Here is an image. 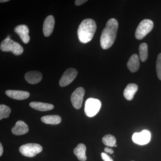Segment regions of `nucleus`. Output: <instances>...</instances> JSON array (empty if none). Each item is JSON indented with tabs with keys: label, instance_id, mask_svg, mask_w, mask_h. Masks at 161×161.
<instances>
[{
	"label": "nucleus",
	"instance_id": "nucleus-14",
	"mask_svg": "<svg viewBox=\"0 0 161 161\" xmlns=\"http://www.w3.org/2000/svg\"><path fill=\"white\" fill-rule=\"evenodd\" d=\"M29 131L28 126L23 121L19 120L12 129V132L16 135H22L26 134Z\"/></svg>",
	"mask_w": 161,
	"mask_h": 161
},
{
	"label": "nucleus",
	"instance_id": "nucleus-18",
	"mask_svg": "<svg viewBox=\"0 0 161 161\" xmlns=\"http://www.w3.org/2000/svg\"><path fill=\"white\" fill-rule=\"evenodd\" d=\"M86 147L85 145L80 143L78 144L77 147L74 149V153L79 160L85 161L86 160Z\"/></svg>",
	"mask_w": 161,
	"mask_h": 161
},
{
	"label": "nucleus",
	"instance_id": "nucleus-23",
	"mask_svg": "<svg viewBox=\"0 0 161 161\" xmlns=\"http://www.w3.org/2000/svg\"><path fill=\"white\" fill-rule=\"evenodd\" d=\"M156 69L157 74L159 80H161V53L159 54L158 56L157 59L156 61Z\"/></svg>",
	"mask_w": 161,
	"mask_h": 161
},
{
	"label": "nucleus",
	"instance_id": "nucleus-26",
	"mask_svg": "<svg viewBox=\"0 0 161 161\" xmlns=\"http://www.w3.org/2000/svg\"><path fill=\"white\" fill-rule=\"evenodd\" d=\"M105 152L106 153H110V154H112L114 153V151L112 149H109L108 147H106L104 149Z\"/></svg>",
	"mask_w": 161,
	"mask_h": 161
},
{
	"label": "nucleus",
	"instance_id": "nucleus-28",
	"mask_svg": "<svg viewBox=\"0 0 161 161\" xmlns=\"http://www.w3.org/2000/svg\"><path fill=\"white\" fill-rule=\"evenodd\" d=\"M9 0H1L0 1V3H6V2H9Z\"/></svg>",
	"mask_w": 161,
	"mask_h": 161
},
{
	"label": "nucleus",
	"instance_id": "nucleus-17",
	"mask_svg": "<svg viewBox=\"0 0 161 161\" xmlns=\"http://www.w3.org/2000/svg\"><path fill=\"white\" fill-rule=\"evenodd\" d=\"M30 106L33 108L40 111H49L54 108V106L51 104L38 102H32L30 103Z\"/></svg>",
	"mask_w": 161,
	"mask_h": 161
},
{
	"label": "nucleus",
	"instance_id": "nucleus-27",
	"mask_svg": "<svg viewBox=\"0 0 161 161\" xmlns=\"http://www.w3.org/2000/svg\"><path fill=\"white\" fill-rule=\"evenodd\" d=\"M3 152V148L2 143H0V156H2Z\"/></svg>",
	"mask_w": 161,
	"mask_h": 161
},
{
	"label": "nucleus",
	"instance_id": "nucleus-12",
	"mask_svg": "<svg viewBox=\"0 0 161 161\" xmlns=\"http://www.w3.org/2000/svg\"><path fill=\"white\" fill-rule=\"evenodd\" d=\"M25 80L31 84H36L42 79V75L37 71H31L27 72L25 75Z\"/></svg>",
	"mask_w": 161,
	"mask_h": 161
},
{
	"label": "nucleus",
	"instance_id": "nucleus-20",
	"mask_svg": "<svg viewBox=\"0 0 161 161\" xmlns=\"http://www.w3.org/2000/svg\"><path fill=\"white\" fill-rule=\"evenodd\" d=\"M140 59L142 62H144L147 60L148 58V46L147 43H141L139 47Z\"/></svg>",
	"mask_w": 161,
	"mask_h": 161
},
{
	"label": "nucleus",
	"instance_id": "nucleus-11",
	"mask_svg": "<svg viewBox=\"0 0 161 161\" xmlns=\"http://www.w3.org/2000/svg\"><path fill=\"white\" fill-rule=\"evenodd\" d=\"M14 31L20 36L23 43H29L30 37L29 36V30L28 26L25 25H20L16 26Z\"/></svg>",
	"mask_w": 161,
	"mask_h": 161
},
{
	"label": "nucleus",
	"instance_id": "nucleus-9",
	"mask_svg": "<svg viewBox=\"0 0 161 161\" xmlns=\"http://www.w3.org/2000/svg\"><path fill=\"white\" fill-rule=\"evenodd\" d=\"M151 134L149 131L143 130L140 132H136L133 134L132 140L135 143L140 145H145L150 142Z\"/></svg>",
	"mask_w": 161,
	"mask_h": 161
},
{
	"label": "nucleus",
	"instance_id": "nucleus-10",
	"mask_svg": "<svg viewBox=\"0 0 161 161\" xmlns=\"http://www.w3.org/2000/svg\"><path fill=\"white\" fill-rule=\"evenodd\" d=\"M55 25V19L53 15H49L45 19L43 23V31L45 36L48 37L52 34Z\"/></svg>",
	"mask_w": 161,
	"mask_h": 161
},
{
	"label": "nucleus",
	"instance_id": "nucleus-1",
	"mask_svg": "<svg viewBox=\"0 0 161 161\" xmlns=\"http://www.w3.org/2000/svg\"><path fill=\"white\" fill-rule=\"evenodd\" d=\"M118 28L117 20L111 19L108 20L101 36L100 44L103 49H108L113 45L116 39Z\"/></svg>",
	"mask_w": 161,
	"mask_h": 161
},
{
	"label": "nucleus",
	"instance_id": "nucleus-8",
	"mask_svg": "<svg viewBox=\"0 0 161 161\" xmlns=\"http://www.w3.org/2000/svg\"><path fill=\"white\" fill-rule=\"evenodd\" d=\"M85 92L84 89L81 87H79L77 88L72 94L71 101L75 108L79 109L81 108Z\"/></svg>",
	"mask_w": 161,
	"mask_h": 161
},
{
	"label": "nucleus",
	"instance_id": "nucleus-6",
	"mask_svg": "<svg viewBox=\"0 0 161 161\" xmlns=\"http://www.w3.org/2000/svg\"><path fill=\"white\" fill-rule=\"evenodd\" d=\"M43 150L41 145L36 143H28L22 145L20 147V152L27 157H33Z\"/></svg>",
	"mask_w": 161,
	"mask_h": 161
},
{
	"label": "nucleus",
	"instance_id": "nucleus-16",
	"mask_svg": "<svg viewBox=\"0 0 161 161\" xmlns=\"http://www.w3.org/2000/svg\"><path fill=\"white\" fill-rule=\"evenodd\" d=\"M127 67L132 73L138 71L140 67L139 59L138 55L134 54L130 57L127 63Z\"/></svg>",
	"mask_w": 161,
	"mask_h": 161
},
{
	"label": "nucleus",
	"instance_id": "nucleus-2",
	"mask_svg": "<svg viewBox=\"0 0 161 161\" xmlns=\"http://www.w3.org/2000/svg\"><path fill=\"white\" fill-rule=\"evenodd\" d=\"M97 26L94 20L91 19L83 20L78 27V35L80 42L86 43L93 39L96 31Z\"/></svg>",
	"mask_w": 161,
	"mask_h": 161
},
{
	"label": "nucleus",
	"instance_id": "nucleus-19",
	"mask_svg": "<svg viewBox=\"0 0 161 161\" xmlns=\"http://www.w3.org/2000/svg\"><path fill=\"white\" fill-rule=\"evenodd\" d=\"M41 120L44 123L49 125H58L61 121V118L58 115H47L43 116Z\"/></svg>",
	"mask_w": 161,
	"mask_h": 161
},
{
	"label": "nucleus",
	"instance_id": "nucleus-3",
	"mask_svg": "<svg viewBox=\"0 0 161 161\" xmlns=\"http://www.w3.org/2000/svg\"><path fill=\"white\" fill-rule=\"evenodd\" d=\"M0 48L2 51L11 52L16 56L22 54L23 52V47L19 43L7 38L2 41Z\"/></svg>",
	"mask_w": 161,
	"mask_h": 161
},
{
	"label": "nucleus",
	"instance_id": "nucleus-13",
	"mask_svg": "<svg viewBox=\"0 0 161 161\" xmlns=\"http://www.w3.org/2000/svg\"><path fill=\"white\" fill-rule=\"evenodd\" d=\"M6 94L10 98L16 100H24L27 99L30 96L29 92L17 90H7Z\"/></svg>",
	"mask_w": 161,
	"mask_h": 161
},
{
	"label": "nucleus",
	"instance_id": "nucleus-4",
	"mask_svg": "<svg viewBox=\"0 0 161 161\" xmlns=\"http://www.w3.org/2000/svg\"><path fill=\"white\" fill-rule=\"evenodd\" d=\"M153 23L150 19L143 20L139 24L135 32V37L139 40L143 39L152 30Z\"/></svg>",
	"mask_w": 161,
	"mask_h": 161
},
{
	"label": "nucleus",
	"instance_id": "nucleus-15",
	"mask_svg": "<svg viewBox=\"0 0 161 161\" xmlns=\"http://www.w3.org/2000/svg\"><path fill=\"white\" fill-rule=\"evenodd\" d=\"M137 85L134 83H130L126 87L124 91V96L127 100H132L134 95L138 90Z\"/></svg>",
	"mask_w": 161,
	"mask_h": 161
},
{
	"label": "nucleus",
	"instance_id": "nucleus-21",
	"mask_svg": "<svg viewBox=\"0 0 161 161\" xmlns=\"http://www.w3.org/2000/svg\"><path fill=\"white\" fill-rule=\"evenodd\" d=\"M102 142L105 145L108 147H114L116 144V141L115 136L111 134H108L103 136Z\"/></svg>",
	"mask_w": 161,
	"mask_h": 161
},
{
	"label": "nucleus",
	"instance_id": "nucleus-7",
	"mask_svg": "<svg viewBox=\"0 0 161 161\" xmlns=\"http://www.w3.org/2000/svg\"><path fill=\"white\" fill-rule=\"evenodd\" d=\"M78 75V71L75 68H69L64 73L59 81L60 86L64 87L74 81Z\"/></svg>",
	"mask_w": 161,
	"mask_h": 161
},
{
	"label": "nucleus",
	"instance_id": "nucleus-24",
	"mask_svg": "<svg viewBox=\"0 0 161 161\" xmlns=\"http://www.w3.org/2000/svg\"><path fill=\"white\" fill-rule=\"evenodd\" d=\"M101 157L104 161H113L112 158L105 153H102Z\"/></svg>",
	"mask_w": 161,
	"mask_h": 161
},
{
	"label": "nucleus",
	"instance_id": "nucleus-25",
	"mask_svg": "<svg viewBox=\"0 0 161 161\" xmlns=\"http://www.w3.org/2000/svg\"><path fill=\"white\" fill-rule=\"evenodd\" d=\"M87 2V0H76L75 1V4L76 6H79L82 4H84L85 3Z\"/></svg>",
	"mask_w": 161,
	"mask_h": 161
},
{
	"label": "nucleus",
	"instance_id": "nucleus-29",
	"mask_svg": "<svg viewBox=\"0 0 161 161\" xmlns=\"http://www.w3.org/2000/svg\"><path fill=\"white\" fill-rule=\"evenodd\" d=\"M117 147V145H116V144H115V146H114V147Z\"/></svg>",
	"mask_w": 161,
	"mask_h": 161
},
{
	"label": "nucleus",
	"instance_id": "nucleus-30",
	"mask_svg": "<svg viewBox=\"0 0 161 161\" xmlns=\"http://www.w3.org/2000/svg\"></svg>",
	"mask_w": 161,
	"mask_h": 161
},
{
	"label": "nucleus",
	"instance_id": "nucleus-5",
	"mask_svg": "<svg viewBox=\"0 0 161 161\" xmlns=\"http://www.w3.org/2000/svg\"><path fill=\"white\" fill-rule=\"evenodd\" d=\"M101 107V103L100 101L94 98H88L86 101L85 112L88 117H93L99 112Z\"/></svg>",
	"mask_w": 161,
	"mask_h": 161
},
{
	"label": "nucleus",
	"instance_id": "nucleus-22",
	"mask_svg": "<svg viewBox=\"0 0 161 161\" xmlns=\"http://www.w3.org/2000/svg\"><path fill=\"white\" fill-rule=\"evenodd\" d=\"M11 112V109L9 107L4 104L0 105V119L8 118Z\"/></svg>",
	"mask_w": 161,
	"mask_h": 161
}]
</instances>
